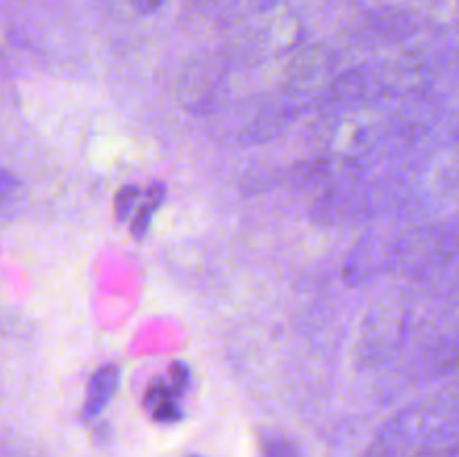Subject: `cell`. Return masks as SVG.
Listing matches in <instances>:
<instances>
[{
  "label": "cell",
  "instance_id": "3957f363",
  "mask_svg": "<svg viewBox=\"0 0 459 457\" xmlns=\"http://www.w3.org/2000/svg\"><path fill=\"white\" fill-rule=\"evenodd\" d=\"M263 457H300V453L291 439L282 435H269L263 444Z\"/></svg>",
  "mask_w": 459,
  "mask_h": 457
},
{
  "label": "cell",
  "instance_id": "6da1fadb",
  "mask_svg": "<svg viewBox=\"0 0 459 457\" xmlns=\"http://www.w3.org/2000/svg\"><path fill=\"white\" fill-rule=\"evenodd\" d=\"M117 384H119V370L115 366H103L101 370L94 372L88 385V397H85V417H97L108 406V401L115 397Z\"/></svg>",
  "mask_w": 459,
  "mask_h": 457
},
{
  "label": "cell",
  "instance_id": "7a4b0ae2",
  "mask_svg": "<svg viewBox=\"0 0 459 457\" xmlns=\"http://www.w3.org/2000/svg\"><path fill=\"white\" fill-rule=\"evenodd\" d=\"M179 388L178 384H164V381H160V384L151 385V390H148L146 394V408L148 412H151L152 417H155L157 421H178L179 419V401H178V392Z\"/></svg>",
  "mask_w": 459,
  "mask_h": 457
},
{
  "label": "cell",
  "instance_id": "277c9868",
  "mask_svg": "<svg viewBox=\"0 0 459 457\" xmlns=\"http://www.w3.org/2000/svg\"><path fill=\"white\" fill-rule=\"evenodd\" d=\"M133 4L142 13H151L155 12V9H160L161 4H164V0H133Z\"/></svg>",
  "mask_w": 459,
  "mask_h": 457
}]
</instances>
